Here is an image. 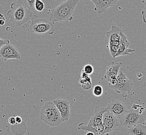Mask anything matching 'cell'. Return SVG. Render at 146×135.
<instances>
[{
  "label": "cell",
  "instance_id": "4dcf8cb0",
  "mask_svg": "<svg viewBox=\"0 0 146 135\" xmlns=\"http://www.w3.org/2000/svg\"><path fill=\"white\" fill-rule=\"evenodd\" d=\"M86 135H94V134L93 133V132H88V133H87Z\"/></svg>",
  "mask_w": 146,
  "mask_h": 135
},
{
  "label": "cell",
  "instance_id": "9a60e30c",
  "mask_svg": "<svg viewBox=\"0 0 146 135\" xmlns=\"http://www.w3.org/2000/svg\"><path fill=\"white\" fill-rule=\"evenodd\" d=\"M123 30L117 26H113L111 30L106 33L105 42L108 44L110 42L120 41L121 35Z\"/></svg>",
  "mask_w": 146,
  "mask_h": 135
},
{
  "label": "cell",
  "instance_id": "ffe728a7",
  "mask_svg": "<svg viewBox=\"0 0 146 135\" xmlns=\"http://www.w3.org/2000/svg\"><path fill=\"white\" fill-rule=\"evenodd\" d=\"M35 9L38 12H42L45 9V5L43 1L41 0H36L35 3Z\"/></svg>",
  "mask_w": 146,
  "mask_h": 135
},
{
  "label": "cell",
  "instance_id": "d6986e66",
  "mask_svg": "<svg viewBox=\"0 0 146 135\" xmlns=\"http://www.w3.org/2000/svg\"><path fill=\"white\" fill-rule=\"evenodd\" d=\"M64 1H46L43 2L45 3V7H46L47 9H48V10L51 12L53 9H55Z\"/></svg>",
  "mask_w": 146,
  "mask_h": 135
},
{
  "label": "cell",
  "instance_id": "603a6c76",
  "mask_svg": "<svg viewBox=\"0 0 146 135\" xmlns=\"http://www.w3.org/2000/svg\"><path fill=\"white\" fill-rule=\"evenodd\" d=\"M109 51L111 54V56L113 57L114 59H115L116 56L119 52V46L109 45Z\"/></svg>",
  "mask_w": 146,
  "mask_h": 135
},
{
  "label": "cell",
  "instance_id": "30bf717a",
  "mask_svg": "<svg viewBox=\"0 0 146 135\" xmlns=\"http://www.w3.org/2000/svg\"><path fill=\"white\" fill-rule=\"evenodd\" d=\"M122 63H115L113 62L111 65L107 68L105 78L109 82V87L114 86L117 82V77L119 74L120 67L122 66Z\"/></svg>",
  "mask_w": 146,
  "mask_h": 135
},
{
  "label": "cell",
  "instance_id": "6da1fadb",
  "mask_svg": "<svg viewBox=\"0 0 146 135\" xmlns=\"http://www.w3.org/2000/svg\"><path fill=\"white\" fill-rule=\"evenodd\" d=\"M11 9L7 12L10 21L17 26H23L32 16V13L27 8L25 0H19L12 3Z\"/></svg>",
  "mask_w": 146,
  "mask_h": 135
},
{
  "label": "cell",
  "instance_id": "9c48e42d",
  "mask_svg": "<svg viewBox=\"0 0 146 135\" xmlns=\"http://www.w3.org/2000/svg\"><path fill=\"white\" fill-rule=\"evenodd\" d=\"M0 58L5 62L9 59H21V55L17 47L13 44L4 45L0 50Z\"/></svg>",
  "mask_w": 146,
  "mask_h": 135
},
{
  "label": "cell",
  "instance_id": "8992f818",
  "mask_svg": "<svg viewBox=\"0 0 146 135\" xmlns=\"http://www.w3.org/2000/svg\"><path fill=\"white\" fill-rule=\"evenodd\" d=\"M117 84L109 87L113 89L117 93L121 94L123 98H126L127 94H129L131 91L134 84L122 71H120L117 77Z\"/></svg>",
  "mask_w": 146,
  "mask_h": 135
},
{
  "label": "cell",
  "instance_id": "3957f363",
  "mask_svg": "<svg viewBox=\"0 0 146 135\" xmlns=\"http://www.w3.org/2000/svg\"><path fill=\"white\" fill-rule=\"evenodd\" d=\"M54 24V22L50 21L33 15L29 21L21 26L25 31L38 35L52 34L55 31Z\"/></svg>",
  "mask_w": 146,
  "mask_h": 135
},
{
  "label": "cell",
  "instance_id": "5bb4252c",
  "mask_svg": "<svg viewBox=\"0 0 146 135\" xmlns=\"http://www.w3.org/2000/svg\"><path fill=\"white\" fill-rule=\"evenodd\" d=\"M130 43L127 40L124 31L122 33L120 40V45L119 46V52L116 56V58L120 56L131 55V53L134 52L135 50L129 49V47L130 46Z\"/></svg>",
  "mask_w": 146,
  "mask_h": 135
},
{
  "label": "cell",
  "instance_id": "7c38bea8",
  "mask_svg": "<svg viewBox=\"0 0 146 135\" xmlns=\"http://www.w3.org/2000/svg\"><path fill=\"white\" fill-rule=\"evenodd\" d=\"M117 1V0H91V2H92L95 5L94 11L99 15L107 12L109 8L115 6Z\"/></svg>",
  "mask_w": 146,
  "mask_h": 135
},
{
  "label": "cell",
  "instance_id": "83f0119b",
  "mask_svg": "<svg viewBox=\"0 0 146 135\" xmlns=\"http://www.w3.org/2000/svg\"><path fill=\"white\" fill-rule=\"evenodd\" d=\"M8 122H9V124H11V125H15L16 124V118L14 117H13V116H12V117H11V118H9V120H8Z\"/></svg>",
  "mask_w": 146,
  "mask_h": 135
},
{
  "label": "cell",
  "instance_id": "e0dca14e",
  "mask_svg": "<svg viewBox=\"0 0 146 135\" xmlns=\"http://www.w3.org/2000/svg\"><path fill=\"white\" fill-rule=\"evenodd\" d=\"M131 135H146V125L139 124L128 129Z\"/></svg>",
  "mask_w": 146,
  "mask_h": 135
},
{
  "label": "cell",
  "instance_id": "1f68e13d",
  "mask_svg": "<svg viewBox=\"0 0 146 135\" xmlns=\"http://www.w3.org/2000/svg\"><path fill=\"white\" fill-rule=\"evenodd\" d=\"M6 30H7V31H9L10 30V28H9V27H7V28H6Z\"/></svg>",
  "mask_w": 146,
  "mask_h": 135
},
{
  "label": "cell",
  "instance_id": "4316f807",
  "mask_svg": "<svg viewBox=\"0 0 146 135\" xmlns=\"http://www.w3.org/2000/svg\"><path fill=\"white\" fill-rule=\"evenodd\" d=\"M6 22V19L4 17V16L0 14V26H4Z\"/></svg>",
  "mask_w": 146,
  "mask_h": 135
},
{
  "label": "cell",
  "instance_id": "277c9868",
  "mask_svg": "<svg viewBox=\"0 0 146 135\" xmlns=\"http://www.w3.org/2000/svg\"><path fill=\"white\" fill-rule=\"evenodd\" d=\"M144 110L143 105L142 106L136 104L133 105L131 109L128 110L125 114L120 119L121 126L129 129L139 124L146 125V120L142 115Z\"/></svg>",
  "mask_w": 146,
  "mask_h": 135
},
{
  "label": "cell",
  "instance_id": "ac0fdd59",
  "mask_svg": "<svg viewBox=\"0 0 146 135\" xmlns=\"http://www.w3.org/2000/svg\"><path fill=\"white\" fill-rule=\"evenodd\" d=\"M78 129L79 130L81 129V130H83L85 131H88L89 132H93L95 135H110L109 134H100L97 130V129L95 128H93V127L88 126V125H85L83 123L79 124Z\"/></svg>",
  "mask_w": 146,
  "mask_h": 135
},
{
  "label": "cell",
  "instance_id": "f546056e",
  "mask_svg": "<svg viewBox=\"0 0 146 135\" xmlns=\"http://www.w3.org/2000/svg\"><path fill=\"white\" fill-rule=\"evenodd\" d=\"M109 45L110 46H119L120 45V41H113L110 42L109 44Z\"/></svg>",
  "mask_w": 146,
  "mask_h": 135
},
{
  "label": "cell",
  "instance_id": "8fae6325",
  "mask_svg": "<svg viewBox=\"0 0 146 135\" xmlns=\"http://www.w3.org/2000/svg\"><path fill=\"white\" fill-rule=\"evenodd\" d=\"M62 116V122L69 120L71 116L70 101L64 99H57L53 101Z\"/></svg>",
  "mask_w": 146,
  "mask_h": 135
},
{
  "label": "cell",
  "instance_id": "d4e9b609",
  "mask_svg": "<svg viewBox=\"0 0 146 135\" xmlns=\"http://www.w3.org/2000/svg\"><path fill=\"white\" fill-rule=\"evenodd\" d=\"M142 3L144 4L145 7L141 12V14L143 16V21L145 24H146V0H144L142 1Z\"/></svg>",
  "mask_w": 146,
  "mask_h": 135
},
{
  "label": "cell",
  "instance_id": "5b68a950",
  "mask_svg": "<svg viewBox=\"0 0 146 135\" xmlns=\"http://www.w3.org/2000/svg\"><path fill=\"white\" fill-rule=\"evenodd\" d=\"M40 118L50 126H57L62 123V116L53 101L45 103L41 108Z\"/></svg>",
  "mask_w": 146,
  "mask_h": 135
},
{
  "label": "cell",
  "instance_id": "7402d4cb",
  "mask_svg": "<svg viewBox=\"0 0 146 135\" xmlns=\"http://www.w3.org/2000/svg\"><path fill=\"white\" fill-rule=\"evenodd\" d=\"M94 70V67L91 65H85L82 70L86 74L88 75H91L93 73Z\"/></svg>",
  "mask_w": 146,
  "mask_h": 135
},
{
  "label": "cell",
  "instance_id": "f1b7e54d",
  "mask_svg": "<svg viewBox=\"0 0 146 135\" xmlns=\"http://www.w3.org/2000/svg\"><path fill=\"white\" fill-rule=\"evenodd\" d=\"M15 118L16 123H17L18 124H21L23 123V118L20 116H16Z\"/></svg>",
  "mask_w": 146,
  "mask_h": 135
},
{
  "label": "cell",
  "instance_id": "2e32d148",
  "mask_svg": "<svg viewBox=\"0 0 146 135\" xmlns=\"http://www.w3.org/2000/svg\"><path fill=\"white\" fill-rule=\"evenodd\" d=\"M80 76L79 83L81 85L82 88L86 91L91 89L92 87V81L90 75H88L82 71Z\"/></svg>",
  "mask_w": 146,
  "mask_h": 135
},
{
  "label": "cell",
  "instance_id": "7a4b0ae2",
  "mask_svg": "<svg viewBox=\"0 0 146 135\" xmlns=\"http://www.w3.org/2000/svg\"><path fill=\"white\" fill-rule=\"evenodd\" d=\"M79 2V0L64 1L50 13V21L54 23L72 21L73 13Z\"/></svg>",
  "mask_w": 146,
  "mask_h": 135
},
{
  "label": "cell",
  "instance_id": "52a82bcc",
  "mask_svg": "<svg viewBox=\"0 0 146 135\" xmlns=\"http://www.w3.org/2000/svg\"><path fill=\"white\" fill-rule=\"evenodd\" d=\"M106 107L110 112L120 120L128 111L125 103L120 99L111 100Z\"/></svg>",
  "mask_w": 146,
  "mask_h": 135
},
{
  "label": "cell",
  "instance_id": "ba28073f",
  "mask_svg": "<svg viewBox=\"0 0 146 135\" xmlns=\"http://www.w3.org/2000/svg\"><path fill=\"white\" fill-rule=\"evenodd\" d=\"M102 123L105 127V134H109L117 129L121 126L120 120L109 111L103 115Z\"/></svg>",
  "mask_w": 146,
  "mask_h": 135
},
{
  "label": "cell",
  "instance_id": "4fadbf2b",
  "mask_svg": "<svg viewBox=\"0 0 146 135\" xmlns=\"http://www.w3.org/2000/svg\"><path fill=\"white\" fill-rule=\"evenodd\" d=\"M109 110L107 107H103L100 109H96L94 112L88 124V126L95 128L102 125L103 115Z\"/></svg>",
  "mask_w": 146,
  "mask_h": 135
},
{
  "label": "cell",
  "instance_id": "44dd1931",
  "mask_svg": "<svg viewBox=\"0 0 146 135\" xmlns=\"http://www.w3.org/2000/svg\"><path fill=\"white\" fill-rule=\"evenodd\" d=\"M103 87L101 85H97L94 86L93 90V93L96 97H100L103 94Z\"/></svg>",
  "mask_w": 146,
  "mask_h": 135
},
{
  "label": "cell",
  "instance_id": "cb8c5ba5",
  "mask_svg": "<svg viewBox=\"0 0 146 135\" xmlns=\"http://www.w3.org/2000/svg\"><path fill=\"white\" fill-rule=\"evenodd\" d=\"M27 8L30 11L32 12L35 10V0H27L26 1Z\"/></svg>",
  "mask_w": 146,
  "mask_h": 135
},
{
  "label": "cell",
  "instance_id": "484cf974",
  "mask_svg": "<svg viewBox=\"0 0 146 135\" xmlns=\"http://www.w3.org/2000/svg\"><path fill=\"white\" fill-rule=\"evenodd\" d=\"M10 44V41L9 39H3L0 38V50L4 45Z\"/></svg>",
  "mask_w": 146,
  "mask_h": 135
}]
</instances>
